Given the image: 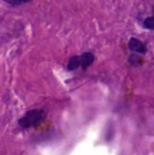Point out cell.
Returning <instances> with one entry per match:
<instances>
[{"label": "cell", "mask_w": 154, "mask_h": 155, "mask_svg": "<svg viewBox=\"0 0 154 155\" xmlns=\"http://www.w3.org/2000/svg\"><path fill=\"white\" fill-rule=\"evenodd\" d=\"M46 117V112L42 109L28 111L18 121V124L23 128H30L41 124Z\"/></svg>", "instance_id": "obj_1"}, {"label": "cell", "mask_w": 154, "mask_h": 155, "mask_svg": "<svg viewBox=\"0 0 154 155\" xmlns=\"http://www.w3.org/2000/svg\"><path fill=\"white\" fill-rule=\"evenodd\" d=\"M129 48L135 53L141 54H144L147 53V47L144 45V43H143L140 39L136 38V37H131L128 43Z\"/></svg>", "instance_id": "obj_2"}, {"label": "cell", "mask_w": 154, "mask_h": 155, "mask_svg": "<svg viewBox=\"0 0 154 155\" xmlns=\"http://www.w3.org/2000/svg\"><path fill=\"white\" fill-rule=\"evenodd\" d=\"M80 57H81V66L84 70H86L88 67H90L93 64L95 59L93 54L91 52H85L82 55H80Z\"/></svg>", "instance_id": "obj_3"}, {"label": "cell", "mask_w": 154, "mask_h": 155, "mask_svg": "<svg viewBox=\"0 0 154 155\" xmlns=\"http://www.w3.org/2000/svg\"><path fill=\"white\" fill-rule=\"evenodd\" d=\"M79 66H81V57L80 55H74L72 56L67 64V68L69 71H73L77 69Z\"/></svg>", "instance_id": "obj_4"}, {"label": "cell", "mask_w": 154, "mask_h": 155, "mask_svg": "<svg viewBox=\"0 0 154 155\" xmlns=\"http://www.w3.org/2000/svg\"><path fill=\"white\" fill-rule=\"evenodd\" d=\"M143 26H144L146 29L154 30V16L147 17V18L143 21Z\"/></svg>", "instance_id": "obj_5"}, {"label": "cell", "mask_w": 154, "mask_h": 155, "mask_svg": "<svg viewBox=\"0 0 154 155\" xmlns=\"http://www.w3.org/2000/svg\"><path fill=\"white\" fill-rule=\"evenodd\" d=\"M3 1H5V3H7L9 5H23V4L29 3L32 0H3Z\"/></svg>", "instance_id": "obj_6"}, {"label": "cell", "mask_w": 154, "mask_h": 155, "mask_svg": "<svg viewBox=\"0 0 154 155\" xmlns=\"http://www.w3.org/2000/svg\"><path fill=\"white\" fill-rule=\"evenodd\" d=\"M153 9H154V7H153Z\"/></svg>", "instance_id": "obj_7"}]
</instances>
